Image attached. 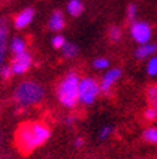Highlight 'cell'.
<instances>
[{
	"instance_id": "cell-14",
	"label": "cell",
	"mask_w": 157,
	"mask_h": 159,
	"mask_svg": "<svg viewBox=\"0 0 157 159\" xmlns=\"http://www.w3.org/2000/svg\"><path fill=\"white\" fill-rule=\"evenodd\" d=\"M144 142L151 143V145H157V128L156 126H147L142 134Z\"/></svg>"
},
{
	"instance_id": "cell-18",
	"label": "cell",
	"mask_w": 157,
	"mask_h": 159,
	"mask_svg": "<svg viewBox=\"0 0 157 159\" xmlns=\"http://www.w3.org/2000/svg\"><path fill=\"white\" fill-rule=\"evenodd\" d=\"M143 116H144V119H146V121H149V122L157 121V107L149 105L147 108L143 111Z\"/></svg>"
},
{
	"instance_id": "cell-11",
	"label": "cell",
	"mask_w": 157,
	"mask_h": 159,
	"mask_svg": "<svg viewBox=\"0 0 157 159\" xmlns=\"http://www.w3.org/2000/svg\"><path fill=\"white\" fill-rule=\"evenodd\" d=\"M157 51V44L146 43V44H139V47L134 51V57L139 60L150 58L151 56H154V53Z\"/></svg>"
},
{
	"instance_id": "cell-1",
	"label": "cell",
	"mask_w": 157,
	"mask_h": 159,
	"mask_svg": "<svg viewBox=\"0 0 157 159\" xmlns=\"http://www.w3.org/2000/svg\"><path fill=\"white\" fill-rule=\"evenodd\" d=\"M51 129L43 121H28L20 124L14 134V143L21 155H28L47 142Z\"/></svg>"
},
{
	"instance_id": "cell-29",
	"label": "cell",
	"mask_w": 157,
	"mask_h": 159,
	"mask_svg": "<svg viewBox=\"0 0 157 159\" xmlns=\"http://www.w3.org/2000/svg\"><path fill=\"white\" fill-rule=\"evenodd\" d=\"M139 159H140V158H139Z\"/></svg>"
},
{
	"instance_id": "cell-28",
	"label": "cell",
	"mask_w": 157,
	"mask_h": 159,
	"mask_svg": "<svg viewBox=\"0 0 157 159\" xmlns=\"http://www.w3.org/2000/svg\"><path fill=\"white\" fill-rule=\"evenodd\" d=\"M92 159H95V158H92Z\"/></svg>"
},
{
	"instance_id": "cell-26",
	"label": "cell",
	"mask_w": 157,
	"mask_h": 159,
	"mask_svg": "<svg viewBox=\"0 0 157 159\" xmlns=\"http://www.w3.org/2000/svg\"><path fill=\"white\" fill-rule=\"evenodd\" d=\"M75 122H76V118H75V116L71 115V116H68V118H65V124H67L68 126H72Z\"/></svg>"
},
{
	"instance_id": "cell-7",
	"label": "cell",
	"mask_w": 157,
	"mask_h": 159,
	"mask_svg": "<svg viewBox=\"0 0 157 159\" xmlns=\"http://www.w3.org/2000/svg\"><path fill=\"white\" fill-rule=\"evenodd\" d=\"M122 77V70L120 68H112L108 70L106 73L102 77V81L99 83V88H101V93L103 95H109L112 91V87L119 81V78Z\"/></svg>"
},
{
	"instance_id": "cell-19",
	"label": "cell",
	"mask_w": 157,
	"mask_h": 159,
	"mask_svg": "<svg viewBox=\"0 0 157 159\" xmlns=\"http://www.w3.org/2000/svg\"><path fill=\"white\" fill-rule=\"evenodd\" d=\"M109 40H111L112 43H118V41H120L122 39V29L118 26H112L111 29H109Z\"/></svg>"
},
{
	"instance_id": "cell-15",
	"label": "cell",
	"mask_w": 157,
	"mask_h": 159,
	"mask_svg": "<svg viewBox=\"0 0 157 159\" xmlns=\"http://www.w3.org/2000/svg\"><path fill=\"white\" fill-rule=\"evenodd\" d=\"M61 51H62V56L65 57V58L72 60V58H75V57L78 56L79 48H78V46L74 44V43H65V46L61 48Z\"/></svg>"
},
{
	"instance_id": "cell-17",
	"label": "cell",
	"mask_w": 157,
	"mask_h": 159,
	"mask_svg": "<svg viewBox=\"0 0 157 159\" xmlns=\"http://www.w3.org/2000/svg\"><path fill=\"white\" fill-rule=\"evenodd\" d=\"M146 73L149 77H156L157 75V56H151L147 60L146 64Z\"/></svg>"
},
{
	"instance_id": "cell-5",
	"label": "cell",
	"mask_w": 157,
	"mask_h": 159,
	"mask_svg": "<svg viewBox=\"0 0 157 159\" xmlns=\"http://www.w3.org/2000/svg\"><path fill=\"white\" fill-rule=\"evenodd\" d=\"M151 34H153V30L151 26L146 21H136L134 20L130 26V36L132 39L139 44H146L150 43Z\"/></svg>"
},
{
	"instance_id": "cell-23",
	"label": "cell",
	"mask_w": 157,
	"mask_h": 159,
	"mask_svg": "<svg viewBox=\"0 0 157 159\" xmlns=\"http://www.w3.org/2000/svg\"><path fill=\"white\" fill-rule=\"evenodd\" d=\"M112 132H113V129H112V126H111V125H105V126H102V129L99 131V135H98L99 141H106V139H108L109 136L112 135Z\"/></svg>"
},
{
	"instance_id": "cell-24",
	"label": "cell",
	"mask_w": 157,
	"mask_h": 159,
	"mask_svg": "<svg viewBox=\"0 0 157 159\" xmlns=\"http://www.w3.org/2000/svg\"><path fill=\"white\" fill-rule=\"evenodd\" d=\"M13 71H11V67L10 66H2L0 67V77L3 80H10L13 77Z\"/></svg>"
},
{
	"instance_id": "cell-25",
	"label": "cell",
	"mask_w": 157,
	"mask_h": 159,
	"mask_svg": "<svg viewBox=\"0 0 157 159\" xmlns=\"http://www.w3.org/2000/svg\"><path fill=\"white\" fill-rule=\"evenodd\" d=\"M84 145H85V141H84V138H82V136H78V138H75V141H74V146H75L76 149L82 148Z\"/></svg>"
},
{
	"instance_id": "cell-16",
	"label": "cell",
	"mask_w": 157,
	"mask_h": 159,
	"mask_svg": "<svg viewBox=\"0 0 157 159\" xmlns=\"http://www.w3.org/2000/svg\"><path fill=\"white\" fill-rule=\"evenodd\" d=\"M144 95H146V99H147V102L150 105L157 107V85L156 84H150V85L146 87Z\"/></svg>"
},
{
	"instance_id": "cell-8",
	"label": "cell",
	"mask_w": 157,
	"mask_h": 159,
	"mask_svg": "<svg viewBox=\"0 0 157 159\" xmlns=\"http://www.w3.org/2000/svg\"><path fill=\"white\" fill-rule=\"evenodd\" d=\"M34 17H36V10H34L33 7H26V9H23L21 11H19L13 19L14 29L23 30V29H26V27H28L30 24H31V21L34 20Z\"/></svg>"
},
{
	"instance_id": "cell-6",
	"label": "cell",
	"mask_w": 157,
	"mask_h": 159,
	"mask_svg": "<svg viewBox=\"0 0 157 159\" xmlns=\"http://www.w3.org/2000/svg\"><path fill=\"white\" fill-rule=\"evenodd\" d=\"M31 66H33V57H31V54L28 51H24L21 54L14 56L13 61L10 64L14 75H23L24 73L28 71Z\"/></svg>"
},
{
	"instance_id": "cell-4",
	"label": "cell",
	"mask_w": 157,
	"mask_h": 159,
	"mask_svg": "<svg viewBox=\"0 0 157 159\" xmlns=\"http://www.w3.org/2000/svg\"><path fill=\"white\" fill-rule=\"evenodd\" d=\"M101 94V88H99V83L94 77H82L79 80V87H78V97L79 102L85 107H91L95 104L96 98Z\"/></svg>"
},
{
	"instance_id": "cell-13",
	"label": "cell",
	"mask_w": 157,
	"mask_h": 159,
	"mask_svg": "<svg viewBox=\"0 0 157 159\" xmlns=\"http://www.w3.org/2000/svg\"><path fill=\"white\" fill-rule=\"evenodd\" d=\"M67 11L72 17L81 16L82 11H84V3H82L81 0H69L68 3H67Z\"/></svg>"
},
{
	"instance_id": "cell-20",
	"label": "cell",
	"mask_w": 157,
	"mask_h": 159,
	"mask_svg": "<svg viewBox=\"0 0 157 159\" xmlns=\"http://www.w3.org/2000/svg\"><path fill=\"white\" fill-rule=\"evenodd\" d=\"M92 67L95 70H106L109 67V60L106 57H96L92 61Z\"/></svg>"
},
{
	"instance_id": "cell-2",
	"label": "cell",
	"mask_w": 157,
	"mask_h": 159,
	"mask_svg": "<svg viewBox=\"0 0 157 159\" xmlns=\"http://www.w3.org/2000/svg\"><path fill=\"white\" fill-rule=\"evenodd\" d=\"M46 97V89L37 81L33 80H24L16 87L13 93V99L19 107H33L38 105Z\"/></svg>"
},
{
	"instance_id": "cell-21",
	"label": "cell",
	"mask_w": 157,
	"mask_h": 159,
	"mask_svg": "<svg viewBox=\"0 0 157 159\" xmlns=\"http://www.w3.org/2000/svg\"><path fill=\"white\" fill-rule=\"evenodd\" d=\"M65 43H67L65 37L61 36V34H58V33L51 39V46H52V48H55V50H61L62 47L65 46Z\"/></svg>"
},
{
	"instance_id": "cell-9",
	"label": "cell",
	"mask_w": 157,
	"mask_h": 159,
	"mask_svg": "<svg viewBox=\"0 0 157 159\" xmlns=\"http://www.w3.org/2000/svg\"><path fill=\"white\" fill-rule=\"evenodd\" d=\"M48 27L54 33H59L61 30L65 29V17H64V14H62L59 10L52 11L51 17H50V20H48Z\"/></svg>"
},
{
	"instance_id": "cell-3",
	"label": "cell",
	"mask_w": 157,
	"mask_h": 159,
	"mask_svg": "<svg viewBox=\"0 0 157 159\" xmlns=\"http://www.w3.org/2000/svg\"><path fill=\"white\" fill-rule=\"evenodd\" d=\"M81 77L75 71H69L61 78V81L57 85V98L59 104L65 108H75L76 104L79 102L78 97V87Z\"/></svg>"
},
{
	"instance_id": "cell-10",
	"label": "cell",
	"mask_w": 157,
	"mask_h": 159,
	"mask_svg": "<svg viewBox=\"0 0 157 159\" xmlns=\"http://www.w3.org/2000/svg\"><path fill=\"white\" fill-rule=\"evenodd\" d=\"M9 20L6 17H0V54H6L9 44Z\"/></svg>"
},
{
	"instance_id": "cell-27",
	"label": "cell",
	"mask_w": 157,
	"mask_h": 159,
	"mask_svg": "<svg viewBox=\"0 0 157 159\" xmlns=\"http://www.w3.org/2000/svg\"><path fill=\"white\" fill-rule=\"evenodd\" d=\"M4 57H6V54H0V67L3 66V61H4Z\"/></svg>"
},
{
	"instance_id": "cell-12",
	"label": "cell",
	"mask_w": 157,
	"mask_h": 159,
	"mask_svg": "<svg viewBox=\"0 0 157 159\" xmlns=\"http://www.w3.org/2000/svg\"><path fill=\"white\" fill-rule=\"evenodd\" d=\"M9 48L14 56L21 54V53H24V51H27V41L23 37H13L9 44Z\"/></svg>"
},
{
	"instance_id": "cell-22",
	"label": "cell",
	"mask_w": 157,
	"mask_h": 159,
	"mask_svg": "<svg viewBox=\"0 0 157 159\" xmlns=\"http://www.w3.org/2000/svg\"><path fill=\"white\" fill-rule=\"evenodd\" d=\"M136 14H137V6L136 4H129L128 9H126V17H128V21L133 23L136 20Z\"/></svg>"
}]
</instances>
